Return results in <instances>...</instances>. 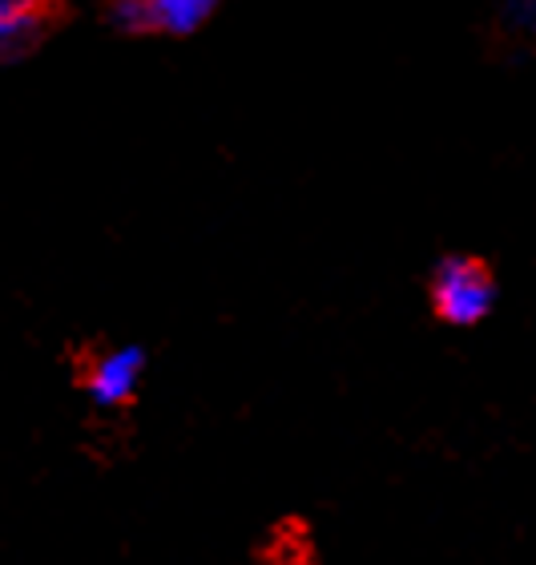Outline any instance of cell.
Masks as SVG:
<instances>
[{"instance_id": "obj_2", "label": "cell", "mask_w": 536, "mask_h": 565, "mask_svg": "<svg viewBox=\"0 0 536 565\" xmlns=\"http://www.w3.org/2000/svg\"><path fill=\"white\" fill-rule=\"evenodd\" d=\"M114 24L129 33H170L190 36L214 17L211 0H121L114 4Z\"/></svg>"}, {"instance_id": "obj_4", "label": "cell", "mask_w": 536, "mask_h": 565, "mask_svg": "<svg viewBox=\"0 0 536 565\" xmlns=\"http://www.w3.org/2000/svg\"><path fill=\"white\" fill-rule=\"evenodd\" d=\"M41 9L36 4H24V0H0V57L9 53H21L36 41L41 33Z\"/></svg>"}, {"instance_id": "obj_3", "label": "cell", "mask_w": 536, "mask_h": 565, "mask_svg": "<svg viewBox=\"0 0 536 565\" xmlns=\"http://www.w3.org/2000/svg\"><path fill=\"white\" fill-rule=\"evenodd\" d=\"M141 376H146V352L138 343H126V348H114L89 367L85 376V388L101 408H117V404L133 401Z\"/></svg>"}, {"instance_id": "obj_5", "label": "cell", "mask_w": 536, "mask_h": 565, "mask_svg": "<svg viewBox=\"0 0 536 565\" xmlns=\"http://www.w3.org/2000/svg\"><path fill=\"white\" fill-rule=\"evenodd\" d=\"M508 17H513V29H525V33H536V4H508Z\"/></svg>"}, {"instance_id": "obj_1", "label": "cell", "mask_w": 536, "mask_h": 565, "mask_svg": "<svg viewBox=\"0 0 536 565\" xmlns=\"http://www.w3.org/2000/svg\"><path fill=\"white\" fill-rule=\"evenodd\" d=\"M431 307L443 323L452 328H472L492 316L496 307V279L480 259L468 255H448L431 271Z\"/></svg>"}]
</instances>
